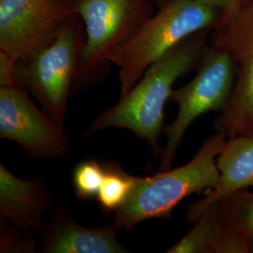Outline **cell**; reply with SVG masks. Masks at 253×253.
Masks as SVG:
<instances>
[{"mask_svg":"<svg viewBox=\"0 0 253 253\" xmlns=\"http://www.w3.org/2000/svg\"><path fill=\"white\" fill-rule=\"evenodd\" d=\"M220 14L219 10L196 0H178L157 9L110 57V62L119 69L121 96L173 47L196 33L211 30Z\"/></svg>","mask_w":253,"mask_h":253,"instance_id":"3","label":"cell"},{"mask_svg":"<svg viewBox=\"0 0 253 253\" xmlns=\"http://www.w3.org/2000/svg\"><path fill=\"white\" fill-rule=\"evenodd\" d=\"M226 141L224 133L216 131L185 165L152 176H135L129 198L111 223L119 232H129L145 220L169 218L183 200L215 188L219 179L217 159Z\"/></svg>","mask_w":253,"mask_h":253,"instance_id":"2","label":"cell"},{"mask_svg":"<svg viewBox=\"0 0 253 253\" xmlns=\"http://www.w3.org/2000/svg\"><path fill=\"white\" fill-rule=\"evenodd\" d=\"M118 229L112 223L85 227L77 223L65 209L55 211L44 229L41 252L45 253H126Z\"/></svg>","mask_w":253,"mask_h":253,"instance_id":"11","label":"cell"},{"mask_svg":"<svg viewBox=\"0 0 253 253\" xmlns=\"http://www.w3.org/2000/svg\"><path fill=\"white\" fill-rule=\"evenodd\" d=\"M76 0H0V50L20 60L50 43Z\"/></svg>","mask_w":253,"mask_h":253,"instance_id":"8","label":"cell"},{"mask_svg":"<svg viewBox=\"0 0 253 253\" xmlns=\"http://www.w3.org/2000/svg\"><path fill=\"white\" fill-rule=\"evenodd\" d=\"M211 45L226 51L235 66V87L215 120L217 132L253 136V0L221 13L210 30Z\"/></svg>","mask_w":253,"mask_h":253,"instance_id":"7","label":"cell"},{"mask_svg":"<svg viewBox=\"0 0 253 253\" xmlns=\"http://www.w3.org/2000/svg\"><path fill=\"white\" fill-rule=\"evenodd\" d=\"M84 40L69 20L54 40L16 66L15 81L65 128L67 103L76 80Z\"/></svg>","mask_w":253,"mask_h":253,"instance_id":"5","label":"cell"},{"mask_svg":"<svg viewBox=\"0 0 253 253\" xmlns=\"http://www.w3.org/2000/svg\"><path fill=\"white\" fill-rule=\"evenodd\" d=\"M149 4H151L156 9H161L171 5L178 0H145Z\"/></svg>","mask_w":253,"mask_h":253,"instance_id":"20","label":"cell"},{"mask_svg":"<svg viewBox=\"0 0 253 253\" xmlns=\"http://www.w3.org/2000/svg\"><path fill=\"white\" fill-rule=\"evenodd\" d=\"M31 231L15 226L2 218L0 233V253H36Z\"/></svg>","mask_w":253,"mask_h":253,"instance_id":"17","label":"cell"},{"mask_svg":"<svg viewBox=\"0 0 253 253\" xmlns=\"http://www.w3.org/2000/svg\"><path fill=\"white\" fill-rule=\"evenodd\" d=\"M65 128L39 109L18 84L0 86V138L16 143L38 159L67 153L71 142Z\"/></svg>","mask_w":253,"mask_h":253,"instance_id":"9","label":"cell"},{"mask_svg":"<svg viewBox=\"0 0 253 253\" xmlns=\"http://www.w3.org/2000/svg\"><path fill=\"white\" fill-rule=\"evenodd\" d=\"M52 201L41 179H22L0 163V215L10 224L29 231L43 229Z\"/></svg>","mask_w":253,"mask_h":253,"instance_id":"12","label":"cell"},{"mask_svg":"<svg viewBox=\"0 0 253 253\" xmlns=\"http://www.w3.org/2000/svg\"><path fill=\"white\" fill-rule=\"evenodd\" d=\"M235 83V66L226 51L208 47L194 78L177 90H172L170 101L178 105L172 124L165 126L166 143L161 150L159 171L170 170L177 149L190 125L211 111H222L229 103Z\"/></svg>","mask_w":253,"mask_h":253,"instance_id":"6","label":"cell"},{"mask_svg":"<svg viewBox=\"0 0 253 253\" xmlns=\"http://www.w3.org/2000/svg\"><path fill=\"white\" fill-rule=\"evenodd\" d=\"M219 179L205 198L190 205L186 219L194 223L211 206L220 203L239 190L253 188V136L227 139L217 159Z\"/></svg>","mask_w":253,"mask_h":253,"instance_id":"10","label":"cell"},{"mask_svg":"<svg viewBox=\"0 0 253 253\" xmlns=\"http://www.w3.org/2000/svg\"><path fill=\"white\" fill-rule=\"evenodd\" d=\"M169 253H248L252 247L229 224L220 204L208 208Z\"/></svg>","mask_w":253,"mask_h":253,"instance_id":"13","label":"cell"},{"mask_svg":"<svg viewBox=\"0 0 253 253\" xmlns=\"http://www.w3.org/2000/svg\"><path fill=\"white\" fill-rule=\"evenodd\" d=\"M206 6L219 10L221 13H227L238 8L249 0H196Z\"/></svg>","mask_w":253,"mask_h":253,"instance_id":"19","label":"cell"},{"mask_svg":"<svg viewBox=\"0 0 253 253\" xmlns=\"http://www.w3.org/2000/svg\"><path fill=\"white\" fill-rule=\"evenodd\" d=\"M105 174L97 201L103 213L117 212L122 208L133 190L135 176L125 172L118 163H104Z\"/></svg>","mask_w":253,"mask_h":253,"instance_id":"14","label":"cell"},{"mask_svg":"<svg viewBox=\"0 0 253 253\" xmlns=\"http://www.w3.org/2000/svg\"><path fill=\"white\" fill-rule=\"evenodd\" d=\"M18 60L0 50V86L16 84L15 72Z\"/></svg>","mask_w":253,"mask_h":253,"instance_id":"18","label":"cell"},{"mask_svg":"<svg viewBox=\"0 0 253 253\" xmlns=\"http://www.w3.org/2000/svg\"><path fill=\"white\" fill-rule=\"evenodd\" d=\"M105 174V165L95 159L78 163L73 172L75 194L80 200L96 199Z\"/></svg>","mask_w":253,"mask_h":253,"instance_id":"16","label":"cell"},{"mask_svg":"<svg viewBox=\"0 0 253 253\" xmlns=\"http://www.w3.org/2000/svg\"><path fill=\"white\" fill-rule=\"evenodd\" d=\"M209 35L210 30H205L189 37L152 64L117 104L94 119L87 135L108 128H124L146 141L154 156L161 153L158 142L165 128V103L170 100L175 81L199 66Z\"/></svg>","mask_w":253,"mask_h":253,"instance_id":"1","label":"cell"},{"mask_svg":"<svg viewBox=\"0 0 253 253\" xmlns=\"http://www.w3.org/2000/svg\"><path fill=\"white\" fill-rule=\"evenodd\" d=\"M145 0H76L85 38L73 93L84 90L102 79L110 57L153 14Z\"/></svg>","mask_w":253,"mask_h":253,"instance_id":"4","label":"cell"},{"mask_svg":"<svg viewBox=\"0 0 253 253\" xmlns=\"http://www.w3.org/2000/svg\"><path fill=\"white\" fill-rule=\"evenodd\" d=\"M219 204L229 224L251 245L253 253V191L239 190Z\"/></svg>","mask_w":253,"mask_h":253,"instance_id":"15","label":"cell"}]
</instances>
